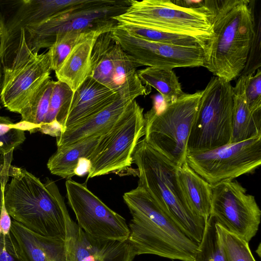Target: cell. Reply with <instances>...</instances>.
Segmentation results:
<instances>
[{
    "instance_id": "obj_1",
    "label": "cell",
    "mask_w": 261,
    "mask_h": 261,
    "mask_svg": "<svg viewBox=\"0 0 261 261\" xmlns=\"http://www.w3.org/2000/svg\"><path fill=\"white\" fill-rule=\"evenodd\" d=\"M132 219L128 240L136 255L150 254L193 261L199 244L192 240L170 214L140 185L124 193Z\"/></svg>"
},
{
    "instance_id": "obj_2",
    "label": "cell",
    "mask_w": 261,
    "mask_h": 261,
    "mask_svg": "<svg viewBox=\"0 0 261 261\" xmlns=\"http://www.w3.org/2000/svg\"><path fill=\"white\" fill-rule=\"evenodd\" d=\"M4 201L11 218L36 233L65 240L69 213L56 182L47 177L43 182L25 169L12 165Z\"/></svg>"
},
{
    "instance_id": "obj_3",
    "label": "cell",
    "mask_w": 261,
    "mask_h": 261,
    "mask_svg": "<svg viewBox=\"0 0 261 261\" xmlns=\"http://www.w3.org/2000/svg\"><path fill=\"white\" fill-rule=\"evenodd\" d=\"M250 1L205 0L212 16L213 41L203 67L227 82L240 76L248 60L255 34Z\"/></svg>"
},
{
    "instance_id": "obj_4",
    "label": "cell",
    "mask_w": 261,
    "mask_h": 261,
    "mask_svg": "<svg viewBox=\"0 0 261 261\" xmlns=\"http://www.w3.org/2000/svg\"><path fill=\"white\" fill-rule=\"evenodd\" d=\"M137 167L138 184L166 209L194 241L199 243L205 221L190 208L178 182V167L142 139L133 154Z\"/></svg>"
},
{
    "instance_id": "obj_5",
    "label": "cell",
    "mask_w": 261,
    "mask_h": 261,
    "mask_svg": "<svg viewBox=\"0 0 261 261\" xmlns=\"http://www.w3.org/2000/svg\"><path fill=\"white\" fill-rule=\"evenodd\" d=\"M129 0H86L61 14L24 29L27 45L34 53L49 48L56 36L69 32L112 31L118 25L114 17L123 14Z\"/></svg>"
},
{
    "instance_id": "obj_6",
    "label": "cell",
    "mask_w": 261,
    "mask_h": 261,
    "mask_svg": "<svg viewBox=\"0 0 261 261\" xmlns=\"http://www.w3.org/2000/svg\"><path fill=\"white\" fill-rule=\"evenodd\" d=\"M202 90L185 93L174 102L144 114V139L177 167L186 161L187 146Z\"/></svg>"
},
{
    "instance_id": "obj_7",
    "label": "cell",
    "mask_w": 261,
    "mask_h": 261,
    "mask_svg": "<svg viewBox=\"0 0 261 261\" xmlns=\"http://www.w3.org/2000/svg\"><path fill=\"white\" fill-rule=\"evenodd\" d=\"M233 107L230 83L212 77L202 90L188 140L187 153L203 152L230 143Z\"/></svg>"
},
{
    "instance_id": "obj_8",
    "label": "cell",
    "mask_w": 261,
    "mask_h": 261,
    "mask_svg": "<svg viewBox=\"0 0 261 261\" xmlns=\"http://www.w3.org/2000/svg\"><path fill=\"white\" fill-rule=\"evenodd\" d=\"M205 2V1H204ZM118 24H130L192 36L214 38L213 16L205 6L187 8L169 0H129Z\"/></svg>"
},
{
    "instance_id": "obj_9",
    "label": "cell",
    "mask_w": 261,
    "mask_h": 261,
    "mask_svg": "<svg viewBox=\"0 0 261 261\" xmlns=\"http://www.w3.org/2000/svg\"><path fill=\"white\" fill-rule=\"evenodd\" d=\"M145 123L143 108L135 99L113 127L102 136L90 158L88 178L127 170L133 163L136 147L144 136Z\"/></svg>"
},
{
    "instance_id": "obj_10",
    "label": "cell",
    "mask_w": 261,
    "mask_h": 261,
    "mask_svg": "<svg viewBox=\"0 0 261 261\" xmlns=\"http://www.w3.org/2000/svg\"><path fill=\"white\" fill-rule=\"evenodd\" d=\"M52 71L47 51L39 54L28 46L24 30L21 29L14 58L3 67V81L0 102L6 109L20 114L36 91Z\"/></svg>"
},
{
    "instance_id": "obj_11",
    "label": "cell",
    "mask_w": 261,
    "mask_h": 261,
    "mask_svg": "<svg viewBox=\"0 0 261 261\" xmlns=\"http://www.w3.org/2000/svg\"><path fill=\"white\" fill-rule=\"evenodd\" d=\"M186 162L211 185L254 172L261 165V137L207 151L187 153Z\"/></svg>"
},
{
    "instance_id": "obj_12",
    "label": "cell",
    "mask_w": 261,
    "mask_h": 261,
    "mask_svg": "<svg viewBox=\"0 0 261 261\" xmlns=\"http://www.w3.org/2000/svg\"><path fill=\"white\" fill-rule=\"evenodd\" d=\"M86 0L0 1L2 31L0 60L9 66L17 49L21 29L68 12Z\"/></svg>"
},
{
    "instance_id": "obj_13",
    "label": "cell",
    "mask_w": 261,
    "mask_h": 261,
    "mask_svg": "<svg viewBox=\"0 0 261 261\" xmlns=\"http://www.w3.org/2000/svg\"><path fill=\"white\" fill-rule=\"evenodd\" d=\"M212 185L210 216L229 232L249 242L257 233L261 211L253 195L237 181Z\"/></svg>"
},
{
    "instance_id": "obj_14",
    "label": "cell",
    "mask_w": 261,
    "mask_h": 261,
    "mask_svg": "<svg viewBox=\"0 0 261 261\" xmlns=\"http://www.w3.org/2000/svg\"><path fill=\"white\" fill-rule=\"evenodd\" d=\"M65 188L68 204L84 231L101 239H128L129 229L125 219L110 208L86 185L69 179Z\"/></svg>"
},
{
    "instance_id": "obj_15",
    "label": "cell",
    "mask_w": 261,
    "mask_h": 261,
    "mask_svg": "<svg viewBox=\"0 0 261 261\" xmlns=\"http://www.w3.org/2000/svg\"><path fill=\"white\" fill-rule=\"evenodd\" d=\"M111 34L137 67L173 69L203 67L205 61V52L201 47L176 46L144 40L128 34L118 26Z\"/></svg>"
},
{
    "instance_id": "obj_16",
    "label": "cell",
    "mask_w": 261,
    "mask_h": 261,
    "mask_svg": "<svg viewBox=\"0 0 261 261\" xmlns=\"http://www.w3.org/2000/svg\"><path fill=\"white\" fill-rule=\"evenodd\" d=\"M66 223L67 261H133L137 255L128 239L110 240L91 236L69 214Z\"/></svg>"
},
{
    "instance_id": "obj_17",
    "label": "cell",
    "mask_w": 261,
    "mask_h": 261,
    "mask_svg": "<svg viewBox=\"0 0 261 261\" xmlns=\"http://www.w3.org/2000/svg\"><path fill=\"white\" fill-rule=\"evenodd\" d=\"M119 95L92 77H88L73 92L62 132L94 116L115 101Z\"/></svg>"
},
{
    "instance_id": "obj_18",
    "label": "cell",
    "mask_w": 261,
    "mask_h": 261,
    "mask_svg": "<svg viewBox=\"0 0 261 261\" xmlns=\"http://www.w3.org/2000/svg\"><path fill=\"white\" fill-rule=\"evenodd\" d=\"M135 99L119 96L106 108L85 121L63 131L56 138L57 148H63L110 130Z\"/></svg>"
},
{
    "instance_id": "obj_19",
    "label": "cell",
    "mask_w": 261,
    "mask_h": 261,
    "mask_svg": "<svg viewBox=\"0 0 261 261\" xmlns=\"http://www.w3.org/2000/svg\"><path fill=\"white\" fill-rule=\"evenodd\" d=\"M11 232L23 261H67L65 240L41 236L14 220Z\"/></svg>"
},
{
    "instance_id": "obj_20",
    "label": "cell",
    "mask_w": 261,
    "mask_h": 261,
    "mask_svg": "<svg viewBox=\"0 0 261 261\" xmlns=\"http://www.w3.org/2000/svg\"><path fill=\"white\" fill-rule=\"evenodd\" d=\"M104 33L106 32L95 31L88 33L73 47L55 71L58 81L67 85L73 92L89 76L93 46L97 37Z\"/></svg>"
},
{
    "instance_id": "obj_21",
    "label": "cell",
    "mask_w": 261,
    "mask_h": 261,
    "mask_svg": "<svg viewBox=\"0 0 261 261\" xmlns=\"http://www.w3.org/2000/svg\"><path fill=\"white\" fill-rule=\"evenodd\" d=\"M245 76L241 75L232 87L233 107L230 143L261 137V110L253 112L247 102Z\"/></svg>"
},
{
    "instance_id": "obj_22",
    "label": "cell",
    "mask_w": 261,
    "mask_h": 261,
    "mask_svg": "<svg viewBox=\"0 0 261 261\" xmlns=\"http://www.w3.org/2000/svg\"><path fill=\"white\" fill-rule=\"evenodd\" d=\"M176 175L190 208L206 222L211 213L212 185L197 174L186 161L178 167Z\"/></svg>"
},
{
    "instance_id": "obj_23",
    "label": "cell",
    "mask_w": 261,
    "mask_h": 261,
    "mask_svg": "<svg viewBox=\"0 0 261 261\" xmlns=\"http://www.w3.org/2000/svg\"><path fill=\"white\" fill-rule=\"evenodd\" d=\"M114 65L112 91L123 98L134 99L150 93V89L142 84L138 75L137 65L117 42L114 50Z\"/></svg>"
},
{
    "instance_id": "obj_24",
    "label": "cell",
    "mask_w": 261,
    "mask_h": 261,
    "mask_svg": "<svg viewBox=\"0 0 261 261\" xmlns=\"http://www.w3.org/2000/svg\"><path fill=\"white\" fill-rule=\"evenodd\" d=\"M102 136L88 138L66 147L57 148L47 163L50 172L63 178L70 179L75 175L74 171L80 160H90Z\"/></svg>"
},
{
    "instance_id": "obj_25",
    "label": "cell",
    "mask_w": 261,
    "mask_h": 261,
    "mask_svg": "<svg viewBox=\"0 0 261 261\" xmlns=\"http://www.w3.org/2000/svg\"><path fill=\"white\" fill-rule=\"evenodd\" d=\"M117 26L128 34L144 40L176 46L201 47L205 51V56L214 39L130 24Z\"/></svg>"
},
{
    "instance_id": "obj_26",
    "label": "cell",
    "mask_w": 261,
    "mask_h": 261,
    "mask_svg": "<svg viewBox=\"0 0 261 261\" xmlns=\"http://www.w3.org/2000/svg\"><path fill=\"white\" fill-rule=\"evenodd\" d=\"M111 32L101 34L96 38L91 55L89 75L111 90L114 75V54L117 43L112 37Z\"/></svg>"
},
{
    "instance_id": "obj_27",
    "label": "cell",
    "mask_w": 261,
    "mask_h": 261,
    "mask_svg": "<svg viewBox=\"0 0 261 261\" xmlns=\"http://www.w3.org/2000/svg\"><path fill=\"white\" fill-rule=\"evenodd\" d=\"M137 72L144 86L152 87L160 92L166 105L174 102L185 94L178 77L172 69L147 67Z\"/></svg>"
},
{
    "instance_id": "obj_28",
    "label": "cell",
    "mask_w": 261,
    "mask_h": 261,
    "mask_svg": "<svg viewBox=\"0 0 261 261\" xmlns=\"http://www.w3.org/2000/svg\"><path fill=\"white\" fill-rule=\"evenodd\" d=\"M213 216L205 222L201 240L193 261H227Z\"/></svg>"
},
{
    "instance_id": "obj_29",
    "label": "cell",
    "mask_w": 261,
    "mask_h": 261,
    "mask_svg": "<svg viewBox=\"0 0 261 261\" xmlns=\"http://www.w3.org/2000/svg\"><path fill=\"white\" fill-rule=\"evenodd\" d=\"M73 94V92L67 85L59 81H55L44 124L57 121L62 128L69 112Z\"/></svg>"
},
{
    "instance_id": "obj_30",
    "label": "cell",
    "mask_w": 261,
    "mask_h": 261,
    "mask_svg": "<svg viewBox=\"0 0 261 261\" xmlns=\"http://www.w3.org/2000/svg\"><path fill=\"white\" fill-rule=\"evenodd\" d=\"M216 227L227 261H256L248 242L229 232L217 221Z\"/></svg>"
},
{
    "instance_id": "obj_31",
    "label": "cell",
    "mask_w": 261,
    "mask_h": 261,
    "mask_svg": "<svg viewBox=\"0 0 261 261\" xmlns=\"http://www.w3.org/2000/svg\"><path fill=\"white\" fill-rule=\"evenodd\" d=\"M89 32H69L56 36L55 42L48 50L52 70L55 72L59 68L73 47Z\"/></svg>"
},
{
    "instance_id": "obj_32",
    "label": "cell",
    "mask_w": 261,
    "mask_h": 261,
    "mask_svg": "<svg viewBox=\"0 0 261 261\" xmlns=\"http://www.w3.org/2000/svg\"><path fill=\"white\" fill-rule=\"evenodd\" d=\"M10 118L0 116V150L4 154L13 151L25 140L24 131L13 127Z\"/></svg>"
},
{
    "instance_id": "obj_33",
    "label": "cell",
    "mask_w": 261,
    "mask_h": 261,
    "mask_svg": "<svg viewBox=\"0 0 261 261\" xmlns=\"http://www.w3.org/2000/svg\"><path fill=\"white\" fill-rule=\"evenodd\" d=\"M6 181L0 182V261H23L16 240L11 232L5 233L1 224V216L4 200Z\"/></svg>"
},
{
    "instance_id": "obj_34",
    "label": "cell",
    "mask_w": 261,
    "mask_h": 261,
    "mask_svg": "<svg viewBox=\"0 0 261 261\" xmlns=\"http://www.w3.org/2000/svg\"><path fill=\"white\" fill-rule=\"evenodd\" d=\"M246 98L251 111L261 110V70L255 73L244 75Z\"/></svg>"
},
{
    "instance_id": "obj_35",
    "label": "cell",
    "mask_w": 261,
    "mask_h": 261,
    "mask_svg": "<svg viewBox=\"0 0 261 261\" xmlns=\"http://www.w3.org/2000/svg\"><path fill=\"white\" fill-rule=\"evenodd\" d=\"M260 34L261 19L259 17L258 22L255 21V34L250 49L245 67L241 75L254 73L260 68Z\"/></svg>"
},
{
    "instance_id": "obj_36",
    "label": "cell",
    "mask_w": 261,
    "mask_h": 261,
    "mask_svg": "<svg viewBox=\"0 0 261 261\" xmlns=\"http://www.w3.org/2000/svg\"><path fill=\"white\" fill-rule=\"evenodd\" d=\"M13 152L4 154L0 150V177L10 176V169L11 167Z\"/></svg>"
},
{
    "instance_id": "obj_37",
    "label": "cell",
    "mask_w": 261,
    "mask_h": 261,
    "mask_svg": "<svg viewBox=\"0 0 261 261\" xmlns=\"http://www.w3.org/2000/svg\"><path fill=\"white\" fill-rule=\"evenodd\" d=\"M38 131L57 138L61 134L62 127L61 125L57 121H55L51 123L41 125Z\"/></svg>"
},
{
    "instance_id": "obj_38",
    "label": "cell",
    "mask_w": 261,
    "mask_h": 261,
    "mask_svg": "<svg viewBox=\"0 0 261 261\" xmlns=\"http://www.w3.org/2000/svg\"><path fill=\"white\" fill-rule=\"evenodd\" d=\"M91 167L90 161L87 158L80 160L74 171V175L83 176L88 174Z\"/></svg>"
},
{
    "instance_id": "obj_39",
    "label": "cell",
    "mask_w": 261,
    "mask_h": 261,
    "mask_svg": "<svg viewBox=\"0 0 261 261\" xmlns=\"http://www.w3.org/2000/svg\"><path fill=\"white\" fill-rule=\"evenodd\" d=\"M175 5L187 8H197L204 6V1H188L174 0L171 1Z\"/></svg>"
},
{
    "instance_id": "obj_40",
    "label": "cell",
    "mask_w": 261,
    "mask_h": 261,
    "mask_svg": "<svg viewBox=\"0 0 261 261\" xmlns=\"http://www.w3.org/2000/svg\"><path fill=\"white\" fill-rule=\"evenodd\" d=\"M3 81V66L1 61L0 60V96H1V91H2ZM1 108H2V107L0 105V109Z\"/></svg>"
},
{
    "instance_id": "obj_41",
    "label": "cell",
    "mask_w": 261,
    "mask_h": 261,
    "mask_svg": "<svg viewBox=\"0 0 261 261\" xmlns=\"http://www.w3.org/2000/svg\"><path fill=\"white\" fill-rule=\"evenodd\" d=\"M1 38H2V31H1V30L0 28V45H1Z\"/></svg>"
}]
</instances>
